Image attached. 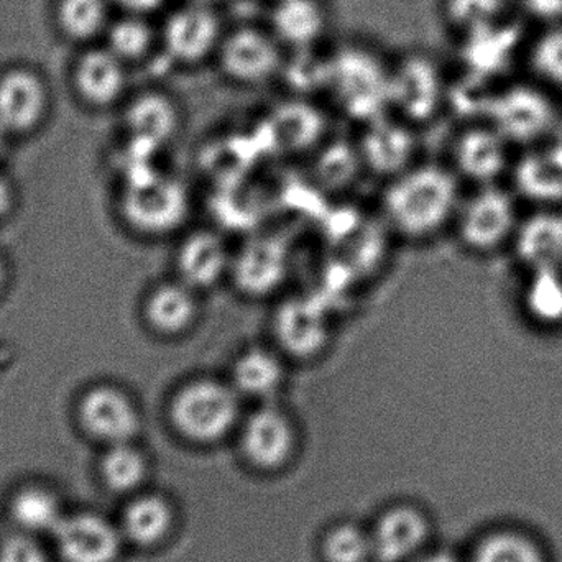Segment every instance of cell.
I'll use <instances>...</instances> for the list:
<instances>
[{"instance_id":"cell-1","label":"cell","mask_w":562,"mask_h":562,"mask_svg":"<svg viewBox=\"0 0 562 562\" xmlns=\"http://www.w3.org/2000/svg\"><path fill=\"white\" fill-rule=\"evenodd\" d=\"M461 203L454 171L418 165L393 177L383 196V213L400 236L423 240L454 224Z\"/></svg>"},{"instance_id":"cell-2","label":"cell","mask_w":562,"mask_h":562,"mask_svg":"<svg viewBox=\"0 0 562 562\" xmlns=\"http://www.w3.org/2000/svg\"><path fill=\"white\" fill-rule=\"evenodd\" d=\"M390 71L392 58L375 43L347 40L329 48L326 89L347 112L376 119L390 105Z\"/></svg>"},{"instance_id":"cell-3","label":"cell","mask_w":562,"mask_h":562,"mask_svg":"<svg viewBox=\"0 0 562 562\" xmlns=\"http://www.w3.org/2000/svg\"><path fill=\"white\" fill-rule=\"evenodd\" d=\"M243 400L227 376L194 375L175 386L168 398V418L178 435L210 445L236 428Z\"/></svg>"},{"instance_id":"cell-4","label":"cell","mask_w":562,"mask_h":562,"mask_svg":"<svg viewBox=\"0 0 562 562\" xmlns=\"http://www.w3.org/2000/svg\"><path fill=\"white\" fill-rule=\"evenodd\" d=\"M227 25L216 3L175 0L158 16L160 55L178 71L213 66Z\"/></svg>"},{"instance_id":"cell-5","label":"cell","mask_w":562,"mask_h":562,"mask_svg":"<svg viewBox=\"0 0 562 562\" xmlns=\"http://www.w3.org/2000/svg\"><path fill=\"white\" fill-rule=\"evenodd\" d=\"M190 213V191L171 175L138 171L128 177L122 190V217L140 236L157 239L178 233Z\"/></svg>"},{"instance_id":"cell-6","label":"cell","mask_w":562,"mask_h":562,"mask_svg":"<svg viewBox=\"0 0 562 562\" xmlns=\"http://www.w3.org/2000/svg\"><path fill=\"white\" fill-rule=\"evenodd\" d=\"M288 49L263 22L227 25L214 58V69L236 88H262L283 75Z\"/></svg>"},{"instance_id":"cell-7","label":"cell","mask_w":562,"mask_h":562,"mask_svg":"<svg viewBox=\"0 0 562 562\" xmlns=\"http://www.w3.org/2000/svg\"><path fill=\"white\" fill-rule=\"evenodd\" d=\"M446 92L445 68L432 53L409 49L392 58L389 104L403 117L428 121L441 109Z\"/></svg>"},{"instance_id":"cell-8","label":"cell","mask_w":562,"mask_h":562,"mask_svg":"<svg viewBox=\"0 0 562 562\" xmlns=\"http://www.w3.org/2000/svg\"><path fill=\"white\" fill-rule=\"evenodd\" d=\"M518 224L514 198L495 184L465 198L454 220L462 246L475 254L495 252L514 240Z\"/></svg>"},{"instance_id":"cell-9","label":"cell","mask_w":562,"mask_h":562,"mask_svg":"<svg viewBox=\"0 0 562 562\" xmlns=\"http://www.w3.org/2000/svg\"><path fill=\"white\" fill-rule=\"evenodd\" d=\"M76 418L89 438L108 446L132 442L142 426L134 396L114 382H95L79 395Z\"/></svg>"},{"instance_id":"cell-10","label":"cell","mask_w":562,"mask_h":562,"mask_svg":"<svg viewBox=\"0 0 562 562\" xmlns=\"http://www.w3.org/2000/svg\"><path fill=\"white\" fill-rule=\"evenodd\" d=\"M491 125L508 144H531L547 135L557 122L551 94L525 78L498 92L488 105Z\"/></svg>"},{"instance_id":"cell-11","label":"cell","mask_w":562,"mask_h":562,"mask_svg":"<svg viewBox=\"0 0 562 562\" xmlns=\"http://www.w3.org/2000/svg\"><path fill=\"white\" fill-rule=\"evenodd\" d=\"M291 269V249L280 234L262 233L244 240L233 254L229 281L249 297L281 290Z\"/></svg>"},{"instance_id":"cell-12","label":"cell","mask_w":562,"mask_h":562,"mask_svg":"<svg viewBox=\"0 0 562 562\" xmlns=\"http://www.w3.org/2000/svg\"><path fill=\"white\" fill-rule=\"evenodd\" d=\"M272 333L277 349L288 360L316 359L333 337L326 304L311 296L288 297L273 314Z\"/></svg>"},{"instance_id":"cell-13","label":"cell","mask_w":562,"mask_h":562,"mask_svg":"<svg viewBox=\"0 0 562 562\" xmlns=\"http://www.w3.org/2000/svg\"><path fill=\"white\" fill-rule=\"evenodd\" d=\"M203 314L200 291L177 277L158 281L142 300L140 316L145 327L161 339L187 336Z\"/></svg>"},{"instance_id":"cell-14","label":"cell","mask_w":562,"mask_h":562,"mask_svg":"<svg viewBox=\"0 0 562 562\" xmlns=\"http://www.w3.org/2000/svg\"><path fill=\"white\" fill-rule=\"evenodd\" d=\"M48 112L49 91L36 72L12 68L0 75V132L13 137L35 134Z\"/></svg>"},{"instance_id":"cell-15","label":"cell","mask_w":562,"mask_h":562,"mask_svg":"<svg viewBox=\"0 0 562 562\" xmlns=\"http://www.w3.org/2000/svg\"><path fill=\"white\" fill-rule=\"evenodd\" d=\"M233 254L234 250L217 231H190L178 243L175 277L203 294L224 280H229Z\"/></svg>"},{"instance_id":"cell-16","label":"cell","mask_w":562,"mask_h":562,"mask_svg":"<svg viewBox=\"0 0 562 562\" xmlns=\"http://www.w3.org/2000/svg\"><path fill=\"white\" fill-rule=\"evenodd\" d=\"M288 52L326 46L333 26L329 0H270L266 19Z\"/></svg>"},{"instance_id":"cell-17","label":"cell","mask_w":562,"mask_h":562,"mask_svg":"<svg viewBox=\"0 0 562 562\" xmlns=\"http://www.w3.org/2000/svg\"><path fill=\"white\" fill-rule=\"evenodd\" d=\"M183 109L165 89L150 88L128 99L124 108V127L132 144L158 148L180 134Z\"/></svg>"},{"instance_id":"cell-18","label":"cell","mask_w":562,"mask_h":562,"mask_svg":"<svg viewBox=\"0 0 562 562\" xmlns=\"http://www.w3.org/2000/svg\"><path fill=\"white\" fill-rule=\"evenodd\" d=\"M296 432L290 415L279 403H260L243 423L244 454L263 469L279 468L294 449Z\"/></svg>"},{"instance_id":"cell-19","label":"cell","mask_w":562,"mask_h":562,"mask_svg":"<svg viewBox=\"0 0 562 562\" xmlns=\"http://www.w3.org/2000/svg\"><path fill=\"white\" fill-rule=\"evenodd\" d=\"M226 376L244 400L276 402L288 382V359L276 346L254 344L233 357Z\"/></svg>"},{"instance_id":"cell-20","label":"cell","mask_w":562,"mask_h":562,"mask_svg":"<svg viewBox=\"0 0 562 562\" xmlns=\"http://www.w3.org/2000/svg\"><path fill=\"white\" fill-rule=\"evenodd\" d=\"M128 66L108 46L86 52L76 63L75 88L79 98L94 109H108L124 101Z\"/></svg>"},{"instance_id":"cell-21","label":"cell","mask_w":562,"mask_h":562,"mask_svg":"<svg viewBox=\"0 0 562 562\" xmlns=\"http://www.w3.org/2000/svg\"><path fill=\"white\" fill-rule=\"evenodd\" d=\"M55 537L66 562H114L121 550L117 530L98 515L63 518Z\"/></svg>"},{"instance_id":"cell-22","label":"cell","mask_w":562,"mask_h":562,"mask_svg":"<svg viewBox=\"0 0 562 562\" xmlns=\"http://www.w3.org/2000/svg\"><path fill=\"white\" fill-rule=\"evenodd\" d=\"M436 12L458 43L520 20L514 0H438Z\"/></svg>"},{"instance_id":"cell-23","label":"cell","mask_w":562,"mask_h":562,"mask_svg":"<svg viewBox=\"0 0 562 562\" xmlns=\"http://www.w3.org/2000/svg\"><path fill=\"white\" fill-rule=\"evenodd\" d=\"M515 256L530 272L562 270V213L538 211L518 224Z\"/></svg>"},{"instance_id":"cell-24","label":"cell","mask_w":562,"mask_h":562,"mask_svg":"<svg viewBox=\"0 0 562 562\" xmlns=\"http://www.w3.org/2000/svg\"><path fill=\"white\" fill-rule=\"evenodd\" d=\"M507 145L492 125L469 128L456 142V170L479 187L494 184L507 170Z\"/></svg>"},{"instance_id":"cell-25","label":"cell","mask_w":562,"mask_h":562,"mask_svg":"<svg viewBox=\"0 0 562 562\" xmlns=\"http://www.w3.org/2000/svg\"><path fill=\"white\" fill-rule=\"evenodd\" d=\"M520 69L544 91L562 94V22L528 29Z\"/></svg>"},{"instance_id":"cell-26","label":"cell","mask_w":562,"mask_h":562,"mask_svg":"<svg viewBox=\"0 0 562 562\" xmlns=\"http://www.w3.org/2000/svg\"><path fill=\"white\" fill-rule=\"evenodd\" d=\"M413 148L415 145L412 134L402 124L373 119L372 125L363 135L360 157L379 173L396 177L409 168L408 160L412 158Z\"/></svg>"},{"instance_id":"cell-27","label":"cell","mask_w":562,"mask_h":562,"mask_svg":"<svg viewBox=\"0 0 562 562\" xmlns=\"http://www.w3.org/2000/svg\"><path fill=\"white\" fill-rule=\"evenodd\" d=\"M425 518L412 508H396L380 520L372 548L382 562H400L415 553L425 541Z\"/></svg>"},{"instance_id":"cell-28","label":"cell","mask_w":562,"mask_h":562,"mask_svg":"<svg viewBox=\"0 0 562 562\" xmlns=\"http://www.w3.org/2000/svg\"><path fill=\"white\" fill-rule=\"evenodd\" d=\"M108 48L125 65L147 61L160 53V29L154 16L124 13L121 19L109 23Z\"/></svg>"},{"instance_id":"cell-29","label":"cell","mask_w":562,"mask_h":562,"mask_svg":"<svg viewBox=\"0 0 562 562\" xmlns=\"http://www.w3.org/2000/svg\"><path fill=\"white\" fill-rule=\"evenodd\" d=\"M471 562H548L540 541L518 528H497L485 535Z\"/></svg>"},{"instance_id":"cell-30","label":"cell","mask_w":562,"mask_h":562,"mask_svg":"<svg viewBox=\"0 0 562 562\" xmlns=\"http://www.w3.org/2000/svg\"><path fill=\"white\" fill-rule=\"evenodd\" d=\"M524 291V311L535 324L548 329L562 326V270L530 272Z\"/></svg>"},{"instance_id":"cell-31","label":"cell","mask_w":562,"mask_h":562,"mask_svg":"<svg viewBox=\"0 0 562 562\" xmlns=\"http://www.w3.org/2000/svg\"><path fill=\"white\" fill-rule=\"evenodd\" d=\"M111 0H59L56 20L68 38L88 42L109 26Z\"/></svg>"},{"instance_id":"cell-32","label":"cell","mask_w":562,"mask_h":562,"mask_svg":"<svg viewBox=\"0 0 562 562\" xmlns=\"http://www.w3.org/2000/svg\"><path fill=\"white\" fill-rule=\"evenodd\" d=\"M270 127L281 144L301 148L311 144L323 131L319 111L300 99L281 104L270 117Z\"/></svg>"},{"instance_id":"cell-33","label":"cell","mask_w":562,"mask_h":562,"mask_svg":"<svg viewBox=\"0 0 562 562\" xmlns=\"http://www.w3.org/2000/svg\"><path fill=\"white\" fill-rule=\"evenodd\" d=\"M517 183L531 200L557 201L562 198V157L531 155L521 161L517 171Z\"/></svg>"},{"instance_id":"cell-34","label":"cell","mask_w":562,"mask_h":562,"mask_svg":"<svg viewBox=\"0 0 562 562\" xmlns=\"http://www.w3.org/2000/svg\"><path fill=\"white\" fill-rule=\"evenodd\" d=\"M170 525V507L161 498H138L125 512V533L137 544L157 543L167 535Z\"/></svg>"},{"instance_id":"cell-35","label":"cell","mask_w":562,"mask_h":562,"mask_svg":"<svg viewBox=\"0 0 562 562\" xmlns=\"http://www.w3.org/2000/svg\"><path fill=\"white\" fill-rule=\"evenodd\" d=\"M12 517L20 528L30 533H55L63 521L58 502L43 488H26L12 502Z\"/></svg>"},{"instance_id":"cell-36","label":"cell","mask_w":562,"mask_h":562,"mask_svg":"<svg viewBox=\"0 0 562 562\" xmlns=\"http://www.w3.org/2000/svg\"><path fill=\"white\" fill-rule=\"evenodd\" d=\"M102 475L109 487L117 492L131 491L140 484L145 475V459L131 442L109 446L102 459Z\"/></svg>"},{"instance_id":"cell-37","label":"cell","mask_w":562,"mask_h":562,"mask_svg":"<svg viewBox=\"0 0 562 562\" xmlns=\"http://www.w3.org/2000/svg\"><path fill=\"white\" fill-rule=\"evenodd\" d=\"M370 548V541L356 527L336 528L324 544L326 558L330 562H362Z\"/></svg>"},{"instance_id":"cell-38","label":"cell","mask_w":562,"mask_h":562,"mask_svg":"<svg viewBox=\"0 0 562 562\" xmlns=\"http://www.w3.org/2000/svg\"><path fill=\"white\" fill-rule=\"evenodd\" d=\"M518 16L528 29L562 22V0H514Z\"/></svg>"},{"instance_id":"cell-39","label":"cell","mask_w":562,"mask_h":562,"mask_svg":"<svg viewBox=\"0 0 562 562\" xmlns=\"http://www.w3.org/2000/svg\"><path fill=\"white\" fill-rule=\"evenodd\" d=\"M0 562H48L40 544L26 535L9 538L0 548Z\"/></svg>"},{"instance_id":"cell-40","label":"cell","mask_w":562,"mask_h":562,"mask_svg":"<svg viewBox=\"0 0 562 562\" xmlns=\"http://www.w3.org/2000/svg\"><path fill=\"white\" fill-rule=\"evenodd\" d=\"M175 0H111L124 13L134 15L160 16Z\"/></svg>"},{"instance_id":"cell-41","label":"cell","mask_w":562,"mask_h":562,"mask_svg":"<svg viewBox=\"0 0 562 562\" xmlns=\"http://www.w3.org/2000/svg\"><path fill=\"white\" fill-rule=\"evenodd\" d=\"M10 281H12V267H10L9 259L5 254L0 252V300L5 296L9 290Z\"/></svg>"},{"instance_id":"cell-42","label":"cell","mask_w":562,"mask_h":562,"mask_svg":"<svg viewBox=\"0 0 562 562\" xmlns=\"http://www.w3.org/2000/svg\"><path fill=\"white\" fill-rule=\"evenodd\" d=\"M422 562H459L454 557L448 553L432 554V557L426 558Z\"/></svg>"},{"instance_id":"cell-43","label":"cell","mask_w":562,"mask_h":562,"mask_svg":"<svg viewBox=\"0 0 562 562\" xmlns=\"http://www.w3.org/2000/svg\"><path fill=\"white\" fill-rule=\"evenodd\" d=\"M198 2L216 3V5H221L224 0H198Z\"/></svg>"}]
</instances>
